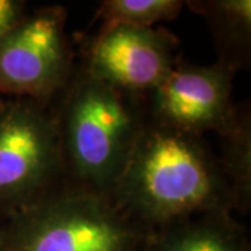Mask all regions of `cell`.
Instances as JSON below:
<instances>
[{
  "instance_id": "obj_1",
  "label": "cell",
  "mask_w": 251,
  "mask_h": 251,
  "mask_svg": "<svg viewBox=\"0 0 251 251\" xmlns=\"http://www.w3.org/2000/svg\"><path fill=\"white\" fill-rule=\"evenodd\" d=\"M109 197L148 233L194 216L239 209L224 163L202 135L151 119L137 135Z\"/></svg>"
},
{
  "instance_id": "obj_2",
  "label": "cell",
  "mask_w": 251,
  "mask_h": 251,
  "mask_svg": "<svg viewBox=\"0 0 251 251\" xmlns=\"http://www.w3.org/2000/svg\"><path fill=\"white\" fill-rule=\"evenodd\" d=\"M135 97L87 72L67 84L56 117L63 166L74 186L110 196L145 123Z\"/></svg>"
},
{
  "instance_id": "obj_3",
  "label": "cell",
  "mask_w": 251,
  "mask_h": 251,
  "mask_svg": "<svg viewBox=\"0 0 251 251\" xmlns=\"http://www.w3.org/2000/svg\"><path fill=\"white\" fill-rule=\"evenodd\" d=\"M148 233L108 196L56 188L0 227V251H131Z\"/></svg>"
},
{
  "instance_id": "obj_4",
  "label": "cell",
  "mask_w": 251,
  "mask_h": 251,
  "mask_svg": "<svg viewBox=\"0 0 251 251\" xmlns=\"http://www.w3.org/2000/svg\"><path fill=\"white\" fill-rule=\"evenodd\" d=\"M63 171L56 115L38 100L0 98V216L35 205Z\"/></svg>"
},
{
  "instance_id": "obj_5",
  "label": "cell",
  "mask_w": 251,
  "mask_h": 251,
  "mask_svg": "<svg viewBox=\"0 0 251 251\" xmlns=\"http://www.w3.org/2000/svg\"><path fill=\"white\" fill-rule=\"evenodd\" d=\"M63 7L24 14L0 41V94L46 103L72 77Z\"/></svg>"
},
{
  "instance_id": "obj_6",
  "label": "cell",
  "mask_w": 251,
  "mask_h": 251,
  "mask_svg": "<svg viewBox=\"0 0 251 251\" xmlns=\"http://www.w3.org/2000/svg\"><path fill=\"white\" fill-rule=\"evenodd\" d=\"M177 48V38L163 28L103 25L84 72L126 94H150L179 63Z\"/></svg>"
},
{
  "instance_id": "obj_7",
  "label": "cell",
  "mask_w": 251,
  "mask_h": 251,
  "mask_svg": "<svg viewBox=\"0 0 251 251\" xmlns=\"http://www.w3.org/2000/svg\"><path fill=\"white\" fill-rule=\"evenodd\" d=\"M233 75L230 67L219 62L212 66L179 62L150 92L151 120L191 134L224 133L237 113L232 103Z\"/></svg>"
},
{
  "instance_id": "obj_8",
  "label": "cell",
  "mask_w": 251,
  "mask_h": 251,
  "mask_svg": "<svg viewBox=\"0 0 251 251\" xmlns=\"http://www.w3.org/2000/svg\"><path fill=\"white\" fill-rule=\"evenodd\" d=\"M148 251H246L243 230L232 214H206L150 234Z\"/></svg>"
},
{
  "instance_id": "obj_9",
  "label": "cell",
  "mask_w": 251,
  "mask_h": 251,
  "mask_svg": "<svg viewBox=\"0 0 251 251\" xmlns=\"http://www.w3.org/2000/svg\"><path fill=\"white\" fill-rule=\"evenodd\" d=\"M187 4L206 18L219 49V63L233 72L244 67L250 60V0L190 1Z\"/></svg>"
},
{
  "instance_id": "obj_10",
  "label": "cell",
  "mask_w": 251,
  "mask_h": 251,
  "mask_svg": "<svg viewBox=\"0 0 251 251\" xmlns=\"http://www.w3.org/2000/svg\"><path fill=\"white\" fill-rule=\"evenodd\" d=\"M224 145V163L226 175L232 183L237 200V208L246 209L250 204L251 188V147L249 117L236 113L230 126L221 133Z\"/></svg>"
},
{
  "instance_id": "obj_11",
  "label": "cell",
  "mask_w": 251,
  "mask_h": 251,
  "mask_svg": "<svg viewBox=\"0 0 251 251\" xmlns=\"http://www.w3.org/2000/svg\"><path fill=\"white\" fill-rule=\"evenodd\" d=\"M183 4L177 0H105L99 13L105 20V25L153 27L177 17Z\"/></svg>"
},
{
  "instance_id": "obj_12",
  "label": "cell",
  "mask_w": 251,
  "mask_h": 251,
  "mask_svg": "<svg viewBox=\"0 0 251 251\" xmlns=\"http://www.w3.org/2000/svg\"><path fill=\"white\" fill-rule=\"evenodd\" d=\"M25 14V3L20 0H0V41Z\"/></svg>"
}]
</instances>
